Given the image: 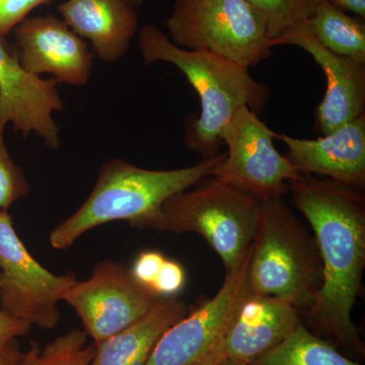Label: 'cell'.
Segmentation results:
<instances>
[{"mask_svg": "<svg viewBox=\"0 0 365 365\" xmlns=\"http://www.w3.org/2000/svg\"><path fill=\"white\" fill-rule=\"evenodd\" d=\"M248 278L250 292L287 300L302 319L318 297L323 284L318 245L283 196L261 200Z\"/></svg>", "mask_w": 365, "mask_h": 365, "instance_id": "277c9868", "label": "cell"}, {"mask_svg": "<svg viewBox=\"0 0 365 365\" xmlns=\"http://www.w3.org/2000/svg\"><path fill=\"white\" fill-rule=\"evenodd\" d=\"M21 355L16 340L11 341L0 350V365H20Z\"/></svg>", "mask_w": 365, "mask_h": 365, "instance_id": "4316f807", "label": "cell"}, {"mask_svg": "<svg viewBox=\"0 0 365 365\" xmlns=\"http://www.w3.org/2000/svg\"><path fill=\"white\" fill-rule=\"evenodd\" d=\"M188 312L184 300L177 295L162 297L130 326L95 343L91 365H145L163 333Z\"/></svg>", "mask_w": 365, "mask_h": 365, "instance_id": "e0dca14e", "label": "cell"}, {"mask_svg": "<svg viewBox=\"0 0 365 365\" xmlns=\"http://www.w3.org/2000/svg\"><path fill=\"white\" fill-rule=\"evenodd\" d=\"M52 0H0V36L7 35L14 26L29 16L34 9ZM130 6L139 7L145 0H127Z\"/></svg>", "mask_w": 365, "mask_h": 365, "instance_id": "603a6c76", "label": "cell"}, {"mask_svg": "<svg viewBox=\"0 0 365 365\" xmlns=\"http://www.w3.org/2000/svg\"><path fill=\"white\" fill-rule=\"evenodd\" d=\"M63 108L56 81L28 73L14 48L0 36V123L13 124L14 131L26 138L34 132L57 150L61 137L53 114Z\"/></svg>", "mask_w": 365, "mask_h": 365, "instance_id": "8fae6325", "label": "cell"}, {"mask_svg": "<svg viewBox=\"0 0 365 365\" xmlns=\"http://www.w3.org/2000/svg\"><path fill=\"white\" fill-rule=\"evenodd\" d=\"M95 351V343L88 344L86 331L74 329L44 347L34 341L23 352L20 365H91Z\"/></svg>", "mask_w": 365, "mask_h": 365, "instance_id": "ffe728a7", "label": "cell"}, {"mask_svg": "<svg viewBox=\"0 0 365 365\" xmlns=\"http://www.w3.org/2000/svg\"><path fill=\"white\" fill-rule=\"evenodd\" d=\"M138 47L145 66L172 64L195 90L200 114L187 122L185 144L202 158L220 153V133L237 110L248 107L259 116L270 98V88L252 78L246 67L215 53L178 47L157 26L141 28Z\"/></svg>", "mask_w": 365, "mask_h": 365, "instance_id": "7a4b0ae2", "label": "cell"}, {"mask_svg": "<svg viewBox=\"0 0 365 365\" xmlns=\"http://www.w3.org/2000/svg\"><path fill=\"white\" fill-rule=\"evenodd\" d=\"M165 259L158 251L150 250L141 252L130 268L132 275L141 285L153 292V284Z\"/></svg>", "mask_w": 365, "mask_h": 365, "instance_id": "d4e9b609", "label": "cell"}, {"mask_svg": "<svg viewBox=\"0 0 365 365\" xmlns=\"http://www.w3.org/2000/svg\"><path fill=\"white\" fill-rule=\"evenodd\" d=\"M160 299L134 278L130 268L104 260L93 267L88 279L78 281L63 300L78 314L93 343H98L130 326Z\"/></svg>", "mask_w": 365, "mask_h": 365, "instance_id": "30bf717a", "label": "cell"}, {"mask_svg": "<svg viewBox=\"0 0 365 365\" xmlns=\"http://www.w3.org/2000/svg\"><path fill=\"white\" fill-rule=\"evenodd\" d=\"M334 6L365 19V0H328Z\"/></svg>", "mask_w": 365, "mask_h": 365, "instance_id": "83f0119b", "label": "cell"}, {"mask_svg": "<svg viewBox=\"0 0 365 365\" xmlns=\"http://www.w3.org/2000/svg\"><path fill=\"white\" fill-rule=\"evenodd\" d=\"M32 326L21 321L0 309V350L18 337H24L30 333Z\"/></svg>", "mask_w": 365, "mask_h": 365, "instance_id": "484cf974", "label": "cell"}, {"mask_svg": "<svg viewBox=\"0 0 365 365\" xmlns=\"http://www.w3.org/2000/svg\"><path fill=\"white\" fill-rule=\"evenodd\" d=\"M186 271L175 260L165 259L153 287V292L160 297H176L186 284Z\"/></svg>", "mask_w": 365, "mask_h": 365, "instance_id": "cb8c5ba5", "label": "cell"}, {"mask_svg": "<svg viewBox=\"0 0 365 365\" xmlns=\"http://www.w3.org/2000/svg\"><path fill=\"white\" fill-rule=\"evenodd\" d=\"M266 21L271 39H277L314 16L323 0H247Z\"/></svg>", "mask_w": 365, "mask_h": 365, "instance_id": "44dd1931", "label": "cell"}, {"mask_svg": "<svg viewBox=\"0 0 365 365\" xmlns=\"http://www.w3.org/2000/svg\"><path fill=\"white\" fill-rule=\"evenodd\" d=\"M302 324L299 309L277 297L250 292L225 339L227 361L250 362L270 351Z\"/></svg>", "mask_w": 365, "mask_h": 365, "instance_id": "9a60e30c", "label": "cell"}, {"mask_svg": "<svg viewBox=\"0 0 365 365\" xmlns=\"http://www.w3.org/2000/svg\"><path fill=\"white\" fill-rule=\"evenodd\" d=\"M57 9L76 35L90 41L93 55L107 63L126 55L138 29L136 9L127 0H66Z\"/></svg>", "mask_w": 365, "mask_h": 365, "instance_id": "2e32d148", "label": "cell"}, {"mask_svg": "<svg viewBox=\"0 0 365 365\" xmlns=\"http://www.w3.org/2000/svg\"><path fill=\"white\" fill-rule=\"evenodd\" d=\"M297 46L311 55L325 73L327 88L314 112V128L331 133L365 113V63L340 56L314 38L306 23L273 40V46Z\"/></svg>", "mask_w": 365, "mask_h": 365, "instance_id": "4fadbf2b", "label": "cell"}, {"mask_svg": "<svg viewBox=\"0 0 365 365\" xmlns=\"http://www.w3.org/2000/svg\"><path fill=\"white\" fill-rule=\"evenodd\" d=\"M227 153L202 158L176 170H148L114 158L103 163L88 199L50 234L52 248L66 250L88 230L112 222L136 228L155 215L165 200L213 176Z\"/></svg>", "mask_w": 365, "mask_h": 365, "instance_id": "3957f363", "label": "cell"}, {"mask_svg": "<svg viewBox=\"0 0 365 365\" xmlns=\"http://www.w3.org/2000/svg\"><path fill=\"white\" fill-rule=\"evenodd\" d=\"M78 278L55 275L38 263L14 227L9 209H0V309L29 325L51 330L61 319L58 302Z\"/></svg>", "mask_w": 365, "mask_h": 365, "instance_id": "ba28073f", "label": "cell"}, {"mask_svg": "<svg viewBox=\"0 0 365 365\" xmlns=\"http://www.w3.org/2000/svg\"><path fill=\"white\" fill-rule=\"evenodd\" d=\"M276 133L248 107H241L223 127L227 153L213 177L260 199L284 196L288 182L300 176L287 155L276 150Z\"/></svg>", "mask_w": 365, "mask_h": 365, "instance_id": "9c48e42d", "label": "cell"}, {"mask_svg": "<svg viewBox=\"0 0 365 365\" xmlns=\"http://www.w3.org/2000/svg\"><path fill=\"white\" fill-rule=\"evenodd\" d=\"M4 128L6 126L0 123V209H9L30 192L25 173L7 150Z\"/></svg>", "mask_w": 365, "mask_h": 365, "instance_id": "7402d4cb", "label": "cell"}, {"mask_svg": "<svg viewBox=\"0 0 365 365\" xmlns=\"http://www.w3.org/2000/svg\"><path fill=\"white\" fill-rule=\"evenodd\" d=\"M287 157L304 176L325 178L351 188H365V113L317 139L276 134Z\"/></svg>", "mask_w": 365, "mask_h": 365, "instance_id": "5bb4252c", "label": "cell"}, {"mask_svg": "<svg viewBox=\"0 0 365 365\" xmlns=\"http://www.w3.org/2000/svg\"><path fill=\"white\" fill-rule=\"evenodd\" d=\"M292 202L306 217L323 264V284L302 324L356 361L365 347L352 312L365 269V195L316 176L300 175L288 182Z\"/></svg>", "mask_w": 365, "mask_h": 365, "instance_id": "6da1fadb", "label": "cell"}, {"mask_svg": "<svg viewBox=\"0 0 365 365\" xmlns=\"http://www.w3.org/2000/svg\"><path fill=\"white\" fill-rule=\"evenodd\" d=\"M223 365H225V364H223Z\"/></svg>", "mask_w": 365, "mask_h": 365, "instance_id": "f546056e", "label": "cell"}, {"mask_svg": "<svg viewBox=\"0 0 365 365\" xmlns=\"http://www.w3.org/2000/svg\"><path fill=\"white\" fill-rule=\"evenodd\" d=\"M170 40L250 68L274 48L266 21L247 0H175L167 20Z\"/></svg>", "mask_w": 365, "mask_h": 365, "instance_id": "8992f818", "label": "cell"}, {"mask_svg": "<svg viewBox=\"0 0 365 365\" xmlns=\"http://www.w3.org/2000/svg\"><path fill=\"white\" fill-rule=\"evenodd\" d=\"M260 208V199L211 176L170 197L136 228L201 235L222 259L227 274L248 255Z\"/></svg>", "mask_w": 365, "mask_h": 365, "instance_id": "5b68a950", "label": "cell"}, {"mask_svg": "<svg viewBox=\"0 0 365 365\" xmlns=\"http://www.w3.org/2000/svg\"><path fill=\"white\" fill-rule=\"evenodd\" d=\"M248 365H362L300 324L289 336Z\"/></svg>", "mask_w": 365, "mask_h": 365, "instance_id": "d6986e66", "label": "cell"}, {"mask_svg": "<svg viewBox=\"0 0 365 365\" xmlns=\"http://www.w3.org/2000/svg\"><path fill=\"white\" fill-rule=\"evenodd\" d=\"M225 365H248V364H242V362H237V361H227V362H225Z\"/></svg>", "mask_w": 365, "mask_h": 365, "instance_id": "f1b7e54d", "label": "cell"}, {"mask_svg": "<svg viewBox=\"0 0 365 365\" xmlns=\"http://www.w3.org/2000/svg\"><path fill=\"white\" fill-rule=\"evenodd\" d=\"M13 32L14 50L28 73L40 78L41 74H51L57 83L76 86L90 81L95 55L57 16H26Z\"/></svg>", "mask_w": 365, "mask_h": 365, "instance_id": "7c38bea8", "label": "cell"}, {"mask_svg": "<svg viewBox=\"0 0 365 365\" xmlns=\"http://www.w3.org/2000/svg\"><path fill=\"white\" fill-rule=\"evenodd\" d=\"M304 23L327 49L365 63L364 19L349 16L328 0H323L314 16Z\"/></svg>", "mask_w": 365, "mask_h": 365, "instance_id": "ac0fdd59", "label": "cell"}, {"mask_svg": "<svg viewBox=\"0 0 365 365\" xmlns=\"http://www.w3.org/2000/svg\"><path fill=\"white\" fill-rule=\"evenodd\" d=\"M249 253L234 272L225 274L215 297L168 329L145 365H223L225 339L235 314L250 294Z\"/></svg>", "mask_w": 365, "mask_h": 365, "instance_id": "52a82bcc", "label": "cell"}]
</instances>
